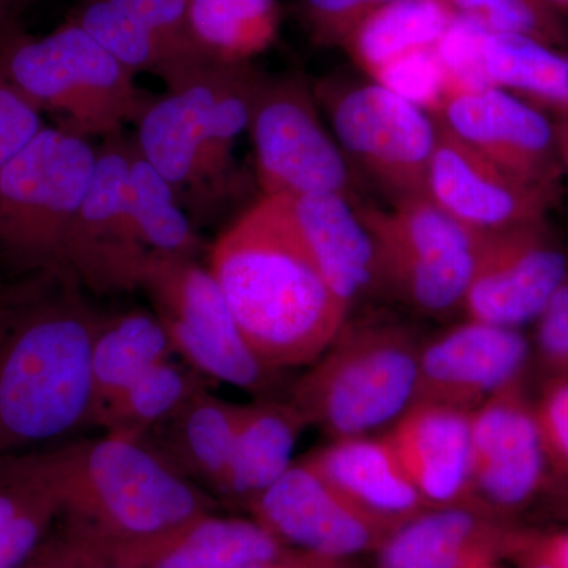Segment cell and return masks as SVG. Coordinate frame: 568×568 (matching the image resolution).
Instances as JSON below:
<instances>
[{"instance_id":"6da1fadb","label":"cell","mask_w":568,"mask_h":568,"mask_svg":"<svg viewBox=\"0 0 568 568\" xmlns=\"http://www.w3.org/2000/svg\"><path fill=\"white\" fill-rule=\"evenodd\" d=\"M63 267L0 290V458L39 450L92 422L100 315Z\"/></svg>"},{"instance_id":"7a4b0ae2","label":"cell","mask_w":568,"mask_h":568,"mask_svg":"<svg viewBox=\"0 0 568 568\" xmlns=\"http://www.w3.org/2000/svg\"><path fill=\"white\" fill-rule=\"evenodd\" d=\"M209 271L265 366H308L334 343L349 308L317 265L290 196H263L213 244Z\"/></svg>"},{"instance_id":"3957f363","label":"cell","mask_w":568,"mask_h":568,"mask_svg":"<svg viewBox=\"0 0 568 568\" xmlns=\"http://www.w3.org/2000/svg\"><path fill=\"white\" fill-rule=\"evenodd\" d=\"M62 508L142 538L204 514L209 497L141 437L104 433L36 450Z\"/></svg>"},{"instance_id":"277c9868","label":"cell","mask_w":568,"mask_h":568,"mask_svg":"<svg viewBox=\"0 0 568 568\" xmlns=\"http://www.w3.org/2000/svg\"><path fill=\"white\" fill-rule=\"evenodd\" d=\"M422 345L402 325H347L304 376L290 402L334 440L372 436L418 402Z\"/></svg>"},{"instance_id":"5b68a950","label":"cell","mask_w":568,"mask_h":568,"mask_svg":"<svg viewBox=\"0 0 568 568\" xmlns=\"http://www.w3.org/2000/svg\"><path fill=\"white\" fill-rule=\"evenodd\" d=\"M97 151L88 138L43 130L0 168V275L65 268L74 220L91 185Z\"/></svg>"},{"instance_id":"8992f818","label":"cell","mask_w":568,"mask_h":568,"mask_svg":"<svg viewBox=\"0 0 568 568\" xmlns=\"http://www.w3.org/2000/svg\"><path fill=\"white\" fill-rule=\"evenodd\" d=\"M2 65L37 110L61 115L63 129L88 140L122 134L152 103L134 73L71 20L44 37L21 29L3 48Z\"/></svg>"},{"instance_id":"52a82bcc","label":"cell","mask_w":568,"mask_h":568,"mask_svg":"<svg viewBox=\"0 0 568 568\" xmlns=\"http://www.w3.org/2000/svg\"><path fill=\"white\" fill-rule=\"evenodd\" d=\"M313 89L361 181L366 179L392 205L426 196L439 134L428 111L373 80L327 78Z\"/></svg>"},{"instance_id":"ba28073f","label":"cell","mask_w":568,"mask_h":568,"mask_svg":"<svg viewBox=\"0 0 568 568\" xmlns=\"http://www.w3.org/2000/svg\"><path fill=\"white\" fill-rule=\"evenodd\" d=\"M375 237L383 291L425 315L463 308L488 233L473 230L428 197L361 207Z\"/></svg>"},{"instance_id":"9c48e42d","label":"cell","mask_w":568,"mask_h":568,"mask_svg":"<svg viewBox=\"0 0 568 568\" xmlns=\"http://www.w3.org/2000/svg\"><path fill=\"white\" fill-rule=\"evenodd\" d=\"M141 290L151 297L175 354L209 381L253 394H265L275 383L278 372L246 343L209 267L152 252Z\"/></svg>"},{"instance_id":"30bf717a","label":"cell","mask_w":568,"mask_h":568,"mask_svg":"<svg viewBox=\"0 0 568 568\" xmlns=\"http://www.w3.org/2000/svg\"><path fill=\"white\" fill-rule=\"evenodd\" d=\"M248 130L263 196L336 193L357 201L362 181L325 126L315 89L301 74L264 77Z\"/></svg>"},{"instance_id":"8fae6325","label":"cell","mask_w":568,"mask_h":568,"mask_svg":"<svg viewBox=\"0 0 568 568\" xmlns=\"http://www.w3.org/2000/svg\"><path fill=\"white\" fill-rule=\"evenodd\" d=\"M129 163L130 141L122 134L104 138L71 230L65 268L89 294L141 290L152 254L134 223Z\"/></svg>"},{"instance_id":"7c38bea8","label":"cell","mask_w":568,"mask_h":568,"mask_svg":"<svg viewBox=\"0 0 568 568\" xmlns=\"http://www.w3.org/2000/svg\"><path fill=\"white\" fill-rule=\"evenodd\" d=\"M433 118L504 170L560 190L564 173L556 123L544 111L496 85L447 81Z\"/></svg>"},{"instance_id":"4fadbf2b","label":"cell","mask_w":568,"mask_h":568,"mask_svg":"<svg viewBox=\"0 0 568 568\" xmlns=\"http://www.w3.org/2000/svg\"><path fill=\"white\" fill-rule=\"evenodd\" d=\"M568 280V254L547 220L488 233L467 290V320L519 328L537 321Z\"/></svg>"},{"instance_id":"5bb4252c","label":"cell","mask_w":568,"mask_h":568,"mask_svg":"<svg viewBox=\"0 0 568 568\" xmlns=\"http://www.w3.org/2000/svg\"><path fill=\"white\" fill-rule=\"evenodd\" d=\"M549 469L536 405L521 379L473 410V496L497 517L523 510L544 488Z\"/></svg>"},{"instance_id":"9a60e30c","label":"cell","mask_w":568,"mask_h":568,"mask_svg":"<svg viewBox=\"0 0 568 568\" xmlns=\"http://www.w3.org/2000/svg\"><path fill=\"white\" fill-rule=\"evenodd\" d=\"M426 197L466 226L497 233L547 220L560 190L511 174L439 125Z\"/></svg>"},{"instance_id":"2e32d148","label":"cell","mask_w":568,"mask_h":568,"mask_svg":"<svg viewBox=\"0 0 568 568\" xmlns=\"http://www.w3.org/2000/svg\"><path fill=\"white\" fill-rule=\"evenodd\" d=\"M252 504L257 523L280 541L323 558L377 551L394 532L349 503L306 459L293 463Z\"/></svg>"},{"instance_id":"e0dca14e","label":"cell","mask_w":568,"mask_h":568,"mask_svg":"<svg viewBox=\"0 0 568 568\" xmlns=\"http://www.w3.org/2000/svg\"><path fill=\"white\" fill-rule=\"evenodd\" d=\"M529 343L519 328L467 320L422 345L418 402L473 413L521 379Z\"/></svg>"},{"instance_id":"ac0fdd59","label":"cell","mask_w":568,"mask_h":568,"mask_svg":"<svg viewBox=\"0 0 568 568\" xmlns=\"http://www.w3.org/2000/svg\"><path fill=\"white\" fill-rule=\"evenodd\" d=\"M525 532L487 508H428L388 536L377 568H477L514 556Z\"/></svg>"},{"instance_id":"d6986e66","label":"cell","mask_w":568,"mask_h":568,"mask_svg":"<svg viewBox=\"0 0 568 568\" xmlns=\"http://www.w3.org/2000/svg\"><path fill=\"white\" fill-rule=\"evenodd\" d=\"M384 436L429 507L476 504L473 496V413L417 403Z\"/></svg>"},{"instance_id":"ffe728a7","label":"cell","mask_w":568,"mask_h":568,"mask_svg":"<svg viewBox=\"0 0 568 568\" xmlns=\"http://www.w3.org/2000/svg\"><path fill=\"white\" fill-rule=\"evenodd\" d=\"M226 62H211L142 112L138 121V151L174 186L175 192H200L201 155L209 112L219 92Z\"/></svg>"},{"instance_id":"44dd1931","label":"cell","mask_w":568,"mask_h":568,"mask_svg":"<svg viewBox=\"0 0 568 568\" xmlns=\"http://www.w3.org/2000/svg\"><path fill=\"white\" fill-rule=\"evenodd\" d=\"M291 200L298 227L325 282L347 308L362 297L383 291L375 237L357 201L336 193Z\"/></svg>"},{"instance_id":"7402d4cb","label":"cell","mask_w":568,"mask_h":568,"mask_svg":"<svg viewBox=\"0 0 568 568\" xmlns=\"http://www.w3.org/2000/svg\"><path fill=\"white\" fill-rule=\"evenodd\" d=\"M349 503L388 529L432 508L383 437L338 439L306 458Z\"/></svg>"},{"instance_id":"603a6c76","label":"cell","mask_w":568,"mask_h":568,"mask_svg":"<svg viewBox=\"0 0 568 568\" xmlns=\"http://www.w3.org/2000/svg\"><path fill=\"white\" fill-rule=\"evenodd\" d=\"M132 540L126 559L144 568H242L283 558L278 538L260 523L204 514Z\"/></svg>"},{"instance_id":"cb8c5ba5","label":"cell","mask_w":568,"mask_h":568,"mask_svg":"<svg viewBox=\"0 0 568 568\" xmlns=\"http://www.w3.org/2000/svg\"><path fill=\"white\" fill-rule=\"evenodd\" d=\"M237 416L239 405L205 387L141 439L181 476L224 495Z\"/></svg>"},{"instance_id":"d4e9b609","label":"cell","mask_w":568,"mask_h":568,"mask_svg":"<svg viewBox=\"0 0 568 568\" xmlns=\"http://www.w3.org/2000/svg\"><path fill=\"white\" fill-rule=\"evenodd\" d=\"M306 426L290 399L239 405L224 495L253 500L271 488L293 466L295 444Z\"/></svg>"},{"instance_id":"484cf974","label":"cell","mask_w":568,"mask_h":568,"mask_svg":"<svg viewBox=\"0 0 568 568\" xmlns=\"http://www.w3.org/2000/svg\"><path fill=\"white\" fill-rule=\"evenodd\" d=\"M174 354L173 342L155 313L136 308L102 316L91 353L92 422L119 392Z\"/></svg>"},{"instance_id":"4316f807","label":"cell","mask_w":568,"mask_h":568,"mask_svg":"<svg viewBox=\"0 0 568 568\" xmlns=\"http://www.w3.org/2000/svg\"><path fill=\"white\" fill-rule=\"evenodd\" d=\"M455 18L446 0H398L373 11L342 48L375 78L406 55L436 48Z\"/></svg>"},{"instance_id":"83f0119b","label":"cell","mask_w":568,"mask_h":568,"mask_svg":"<svg viewBox=\"0 0 568 568\" xmlns=\"http://www.w3.org/2000/svg\"><path fill=\"white\" fill-rule=\"evenodd\" d=\"M211 387L200 372L173 357L160 362L119 392L97 413L92 426L104 433L142 437L163 424L196 392Z\"/></svg>"},{"instance_id":"f1b7e54d","label":"cell","mask_w":568,"mask_h":568,"mask_svg":"<svg viewBox=\"0 0 568 568\" xmlns=\"http://www.w3.org/2000/svg\"><path fill=\"white\" fill-rule=\"evenodd\" d=\"M189 11L194 40L212 61L252 62L278 36L276 0H190Z\"/></svg>"},{"instance_id":"f546056e","label":"cell","mask_w":568,"mask_h":568,"mask_svg":"<svg viewBox=\"0 0 568 568\" xmlns=\"http://www.w3.org/2000/svg\"><path fill=\"white\" fill-rule=\"evenodd\" d=\"M129 194L134 223L153 253L194 260L201 239L178 201V192L130 142Z\"/></svg>"},{"instance_id":"4dcf8cb0","label":"cell","mask_w":568,"mask_h":568,"mask_svg":"<svg viewBox=\"0 0 568 568\" xmlns=\"http://www.w3.org/2000/svg\"><path fill=\"white\" fill-rule=\"evenodd\" d=\"M263 80L264 74L257 73L250 62L224 63L219 92L209 112L197 194L216 192L226 183L235 141L248 130Z\"/></svg>"},{"instance_id":"1f68e13d","label":"cell","mask_w":568,"mask_h":568,"mask_svg":"<svg viewBox=\"0 0 568 568\" xmlns=\"http://www.w3.org/2000/svg\"><path fill=\"white\" fill-rule=\"evenodd\" d=\"M132 73L170 80V63L148 29L112 0H81L70 17Z\"/></svg>"},{"instance_id":"d6a6232c","label":"cell","mask_w":568,"mask_h":568,"mask_svg":"<svg viewBox=\"0 0 568 568\" xmlns=\"http://www.w3.org/2000/svg\"><path fill=\"white\" fill-rule=\"evenodd\" d=\"M141 22L162 48L170 63L168 89L192 78L212 61L194 40L190 0H112Z\"/></svg>"},{"instance_id":"836d02e7","label":"cell","mask_w":568,"mask_h":568,"mask_svg":"<svg viewBox=\"0 0 568 568\" xmlns=\"http://www.w3.org/2000/svg\"><path fill=\"white\" fill-rule=\"evenodd\" d=\"M458 17L491 32L528 37L568 50V28L548 0H446Z\"/></svg>"},{"instance_id":"e575fe53","label":"cell","mask_w":568,"mask_h":568,"mask_svg":"<svg viewBox=\"0 0 568 568\" xmlns=\"http://www.w3.org/2000/svg\"><path fill=\"white\" fill-rule=\"evenodd\" d=\"M372 80L433 115L446 88L447 77L437 58L436 48H432L390 63Z\"/></svg>"},{"instance_id":"d590c367","label":"cell","mask_w":568,"mask_h":568,"mask_svg":"<svg viewBox=\"0 0 568 568\" xmlns=\"http://www.w3.org/2000/svg\"><path fill=\"white\" fill-rule=\"evenodd\" d=\"M394 2L398 0H302V11L317 43L343 47L373 11Z\"/></svg>"},{"instance_id":"8d00e7d4","label":"cell","mask_w":568,"mask_h":568,"mask_svg":"<svg viewBox=\"0 0 568 568\" xmlns=\"http://www.w3.org/2000/svg\"><path fill=\"white\" fill-rule=\"evenodd\" d=\"M6 48V47H3ZM0 50V168L44 129L41 112L7 78Z\"/></svg>"},{"instance_id":"74e56055","label":"cell","mask_w":568,"mask_h":568,"mask_svg":"<svg viewBox=\"0 0 568 568\" xmlns=\"http://www.w3.org/2000/svg\"><path fill=\"white\" fill-rule=\"evenodd\" d=\"M549 467L568 480V377H556L536 405Z\"/></svg>"},{"instance_id":"f35d334b","label":"cell","mask_w":568,"mask_h":568,"mask_svg":"<svg viewBox=\"0 0 568 568\" xmlns=\"http://www.w3.org/2000/svg\"><path fill=\"white\" fill-rule=\"evenodd\" d=\"M62 508L58 493L44 496L0 530V568H20L39 545L48 519Z\"/></svg>"},{"instance_id":"ab89813d","label":"cell","mask_w":568,"mask_h":568,"mask_svg":"<svg viewBox=\"0 0 568 568\" xmlns=\"http://www.w3.org/2000/svg\"><path fill=\"white\" fill-rule=\"evenodd\" d=\"M537 346L556 377H568V280L537 320Z\"/></svg>"},{"instance_id":"60d3db41","label":"cell","mask_w":568,"mask_h":568,"mask_svg":"<svg viewBox=\"0 0 568 568\" xmlns=\"http://www.w3.org/2000/svg\"><path fill=\"white\" fill-rule=\"evenodd\" d=\"M534 545L538 551L551 560L558 568H568V532L555 536H534Z\"/></svg>"},{"instance_id":"b9f144b4","label":"cell","mask_w":568,"mask_h":568,"mask_svg":"<svg viewBox=\"0 0 568 568\" xmlns=\"http://www.w3.org/2000/svg\"><path fill=\"white\" fill-rule=\"evenodd\" d=\"M20 13L17 7L0 2V50H3L14 33L21 31Z\"/></svg>"},{"instance_id":"7bdbcfd3","label":"cell","mask_w":568,"mask_h":568,"mask_svg":"<svg viewBox=\"0 0 568 568\" xmlns=\"http://www.w3.org/2000/svg\"><path fill=\"white\" fill-rule=\"evenodd\" d=\"M301 568H357L349 559L323 558V556L308 555L302 558Z\"/></svg>"},{"instance_id":"ee69618b","label":"cell","mask_w":568,"mask_h":568,"mask_svg":"<svg viewBox=\"0 0 568 568\" xmlns=\"http://www.w3.org/2000/svg\"><path fill=\"white\" fill-rule=\"evenodd\" d=\"M525 562V568H558L548 558H545L540 551H538L536 545L530 541L526 545V548L517 556Z\"/></svg>"},{"instance_id":"f6af8a7d","label":"cell","mask_w":568,"mask_h":568,"mask_svg":"<svg viewBox=\"0 0 568 568\" xmlns=\"http://www.w3.org/2000/svg\"><path fill=\"white\" fill-rule=\"evenodd\" d=\"M556 123V134H558V145L560 162H562L564 173L568 175V121Z\"/></svg>"},{"instance_id":"bcb514c9","label":"cell","mask_w":568,"mask_h":568,"mask_svg":"<svg viewBox=\"0 0 568 568\" xmlns=\"http://www.w3.org/2000/svg\"><path fill=\"white\" fill-rule=\"evenodd\" d=\"M302 558L304 556H298V558H280L274 560V562L256 564V566L242 568H301Z\"/></svg>"},{"instance_id":"7dc6e473","label":"cell","mask_w":568,"mask_h":568,"mask_svg":"<svg viewBox=\"0 0 568 568\" xmlns=\"http://www.w3.org/2000/svg\"><path fill=\"white\" fill-rule=\"evenodd\" d=\"M549 6L552 7L564 18H568V0H548Z\"/></svg>"},{"instance_id":"c3c4849f","label":"cell","mask_w":568,"mask_h":568,"mask_svg":"<svg viewBox=\"0 0 568 568\" xmlns=\"http://www.w3.org/2000/svg\"><path fill=\"white\" fill-rule=\"evenodd\" d=\"M0 2L9 3V6L17 7V9L22 10L24 9L26 2H28V0H0Z\"/></svg>"},{"instance_id":"681fc988","label":"cell","mask_w":568,"mask_h":568,"mask_svg":"<svg viewBox=\"0 0 568 568\" xmlns=\"http://www.w3.org/2000/svg\"><path fill=\"white\" fill-rule=\"evenodd\" d=\"M7 280L3 278L2 275H0V290H2L3 284H6Z\"/></svg>"},{"instance_id":"f907efd6","label":"cell","mask_w":568,"mask_h":568,"mask_svg":"<svg viewBox=\"0 0 568 568\" xmlns=\"http://www.w3.org/2000/svg\"><path fill=\"white\" fill-rule=\"evenodd\" d=\"M477 568H493V564H491V566H481V567H477Z\"/></svg>"}]
</instances>
